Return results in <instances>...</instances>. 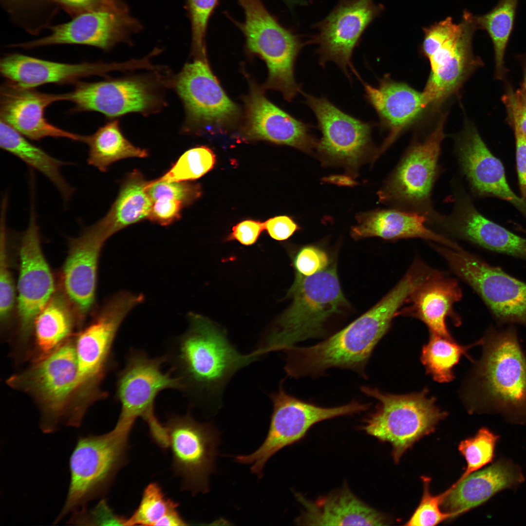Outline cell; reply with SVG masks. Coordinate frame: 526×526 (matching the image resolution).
Instances as JSON below:
<instances>
[{"label":"cell","instance_id":"obj_11","mask_svg":"<svg viewBox=\"0 0 526 526\" xmlns=\"http://www.w3.org/2000/svg\"><path fill=\"white\" fill-rule=\"evenodd\" d=\"M446 115L422 140L414 141L378 192L380 200L397 208L426 215L429 222L437 215L431 195L439 172L438 160L445 138Z\"/></svg>","mask_w":526,"mask_h":526},{"label":"cell","instance_id":"obj_3","mask_svg":"<svg viewBox=\"0 0 526 526\" xmlns=\"http://www.w3.org/2000/svg\"><path fill=\"white\" fill-rule=\"evenodd\" d=\"M411 292L408 283L400 281L369 310L328 338L311 346H293L285 350L287 375L298 378L331 368L362 373Z\"/></svg>","mask_w":526,"mask_h":526},{"label":"cell","instance_id":"obj_15","mask_svg":"<svg viewBox=\"0 0 526 526\" xmlns=\"http://www.w3.org/2000/svg\"><path fill=\"white\" fill-rule=\"evenodd\" d=\"M166 361L165 355L151 358L143 350H129L125 366L117 375L115 398L121 412L115 426L132 430L139 417L150 422L156 417L154 402L157 394L167 389L181 391L179 379L169 371L161 370Z\"/></svg>","mask_w":526,"mask_h":526},{"label":"cell","instance_id":"obj_30","mask_svg":"<svg viewBox=\"0 0 526 526\" xmlns=\"http://www.w3.org/2000/svg\"><path fill=\"white\" fill-rule=\"evenodd\" d=\"M297 498L303 507L297 524L305 526H384L386 517L363 502L347 487L320 497L307 500L300 494Z\"/></svg>","mask_w":526,"mask_h":526},{"label":"cell","instance_id":"obj_32","mask_svg":"<svg viewBox=\"0 0 526 526\" xmlns=\"http://www.w3.org/2000/svg\"><path fill=\"white\" fill-rule=\"evenodd\" d=\"M461 297L456 281L444 277L441 273L417 287L407 299L406 306L399 310L398 315L415 317L426 324L431 333L452 338L446 320L451 317L459 323L453 306Z\"/></svg>","mask_w":526,"mask_h":526},{"label":"cell","instance_id":"obj_54","mask_svg":"<svg viewBox=\"0 0 526 526\" xmlns=\"http://www.w3.org/2000/svg\"><path fill=\"white\" fill-rule=\"evenodd\" d=\"M187 525L188 524L180 516L177 509H175L165 515L157 523L156 526H176Z\"/></svg>","mask_w":526,"mask_h":526},{"label":"cell","instance_id":"obj_38","mask_svg":"<svg viewBox=\"0 0 526 526\" xmlns=\"http://www.w3.org/2000/svg\"><path fill=\"white\" fill-rule=\"evenodd\" d=\"M518 0H501L488 13L475 17L478 28L487 31L494 47L495 75L502 79L506 72L504 66L506 49L512 30Z\"/></svg>","mask_w":526,"mask_h":526},{"label":"cell","instance_id":"obj_50","mask_svg":"<svg viewBox=\"0 0 526 526\" xmlns=\"http://www.w3.org/2000/svg\"><path fill=\"white\" fill-rule=\"evenodd\" d=\"M264 229V223L253 220H244L232 227L225 241H236L242 245L250 246L256 243Z\"/></svg>","mask_w":526,"mask_h":526},{"label":"cell","instance_id":"obj_4","mask_svg":"<svg viewBox=\"0 0 526 526\" xmlns=\"http://www.w3.org/2000/svg\"><path fill=\"white\" fill-rule=\"evenodd\" d=\"M286 297L292 298L291 304L274 320L254 350L260 357L321 336L327 320L348 305L335 265L309 276L297 273Z\"/></svg>","mask_w":526,"mask_h":526},{"label":"cell","instance_id":"obj_12","mask_svg":"<svg viewBox=\"0 0 526 526\" xmlns=\"http://www.w3.org/2000/svg\"><path fill=\"white\" fill-rule=\"evenodd\" d=\"M283 380L279 390L269 394L273 411L266 437L261 446L248 455H238L237 462L251 465V471L261 478L267 461L282 448L302 438L315 424L336 417L359 413L367 410L369 404L353 401L332 408L320 407L287 394Z\"/></svg>","mask_w":526,"mask_h":526},{"label":"cell","instance_id":"obj_8","mask_svg":"<svg viewBox=\"0 0 526 526\" xmlns=\"http://www.w3.org/2000/svg\"><path fill=\"white\" fill-rule=\"evenodd\" d=\"M131 431L115 426L102 435L78 438L70 458L67 495L55 524L105 494L125 463Z\"/></svg>","mask_w":526,"mask_h":526},{"label":"cell","instance_id":"obj_52","mask_svg":"<svg viewBox=\"0 0 526 526\" xmlns=\"http://www.w3.org/2000/svg\"><path fill=\"white\" fill-rule=\"evenodd\" d=\"M510 124L513 128L515 138L516 167L519 184L522 198L526 201V139L515 124Z\"/></svg>","mask_w":526,"mask_h":526},{"label":"cell","instance_id":"obj_19","mask_svg":"<svg viewBox=\"0 0 526 526\" xmlns=\"http://www.w3.org/2000/svg\"><path fill=\"white\" fill-rule=\"evenodd\" d=\"M59 101L74 103V112H97L109 118L157 109L161 100L154 83L145 78L130 77L75 83V89L58 94Z\"/></svg>","mask_w":526,"mask_h":526},{"label":"cell","instance_id":"obj_23","mask_svg":"<svg viewBox=\"0 0 526 526\" xmlns=\"http://www.w3.org/2000/svg\"><path fill=\"white\" fill-rule=\"evenodd\" d=\"M456 148L461 169L474 194L507 201L526 217V201L511 189L503 165L491 152L474 126H467L457 140Z\"/></svg>","mask_w":526,"mask_h":526},{"label":"cell","instance_id":"obj_44","mask_svg":"<svg viewBox=\"0 0 526 526\" xmlns=\"http://www.w3.org/2000/svg\"><path fill=\"white\" fill-rule=\"evenodd\" d=\"M0 237V319L5 324L15 303V289L8 264L4 219L1 221Z\"/></svg>","mask_w":526,"mask_h":526},{"label":"cell","instance_id":"obj_39","mask_svg":"<svg viewBox=\"0 0 526 526\" xmlns=\"http://www.w3.org/2000/svg\"><path fill=\"white\" fill-rule=\"evenodd\" d=\"M215 160V155L209 148L204 146L195 147L185 152L160 178L169 181L195 180L210 171Z\"/></svg>","mask_w":526,"mask_h":526},{"label":"cell","instance_id":"obj_24","mask_svg":"<svg viewBox=\"0 0 526 526\" xmlns=\"http://www.w3.org/2000/svg\"><path fill=\"white\" fill-rule=\"evenodd\" d=\"M107 240L92 225L69 242L62 269L63 286L81 322L94 303L98 258Z\"/></svg>","mask_w":526,"mask_h":526},{"label":"cell","instance_id":"obj_41","mask_svg":"<svg viewBox=\"0 0 526 526\" xmlns=\"http://www.w3.org/2000/svg\"><path fill=\"white\" fill-rule=\"evenodd\" d=\"M499 438L498 435L483 427L474 436L460 443L458 450L465 458L467 467L456 482H460L492 461Z\"/></svg>","mask_w":526,"mask_h":526},{"label":"cell","instance_id":"obj_22","mask_svg":"<svg viewBox=\"0 0 526 526\" xmlns=\"http://www.w3.org/2000/svg\"><path fill=\"white\" fill-rule=\"evenodd\" d=\"M244 106L242 132L246 138L286 145L305 151H311L315 146L309 126L272 103L252 81Z\"/></svg>","mask_w":526,"mask_h":526},{"label":"cell","instance_id":"obj_25","mask_svg":"<svg viewBox=\"0 0 526 526\" xmlns=\"http://www.w3.org/2000/svg\"><path fill=\"white\" fill-rule=\"evenodd\" d=\"M58 101L57 94L21 87L6 81L0 87V120L30 139L65 138L85 143L86 136L59 128L49 123L45 110Z\"/></svg>","mask_w":526,"mask_h":526},{"label":"cell","instance_id":"obj_29","mask_svg":"<svg viewBox=\"0 0 526 526\" xmlns=\"http://www.w3.org/2000/svg\"><path fill=\"white\" fill-rule=\"evenodd\" d=\"M524 480L517 466L509 461L499 460L454 483L444 492L441 506L453 518L486 502L500 491L515 487Z\"/></svg>","mask_w":526,"mask_h":526},{"label":"cell","instance_id":"obj_6","mask_svg":"<svg viewBox=\"0 0 526 526\" xmlns=\"http://www.w3.org/2000/svg\"><path fill=\"white\" fill-rule=\"evenodd\" d=\"M475 19L464 11L458 23L448 17L424 28L421 52L428 59L431 72L422 92L427 107L436 108L455 93L482 64L472 52Z\"/></svg>","mask_w":526,"mask_h":526},{"label":"cell","instance_id":"obj_5","mask_svg":"<svg viewBox=\"0 0 526 526\" xmlns=\"http://www.w3.org/2000/svg\"><path fill=\"white\" fill-rule=\"evenodd\" d=\"M143 300L141 294H116L78 334L75 340L77 379L71 407L75 420L82 421L91 404L107 397L100 386L109 371L116 365L113 348L116 334L128 313Z\"/></svg>","mask_w":526,"mask_h":526},{"label":"cell","instance_id":"obj_9","mask_svg":"<svg viewBox=\"0 0 526 526\" xmlns=\"http://www.w3.org/2000/svg\"><path fill=\"white\" fill-rule=\"evenodd\" d=\"M77 379L75 341L70 338L8 382L35 398L41 411V429L51 433L59 424H68Z\"/></svg>","mask_w":526,"mask_h":526},{"label":"cell","instance_id":"obj_21","mask_svg":"<svg viewBox=\"0 0 526 526\" xmlns=\"http://www.w3.org/2000/svg\"><path fill=\"white\" fill-rule=\"evenodd\" d=\"M141 28L128 12L103 7L82 13L70 21L51 27L48 36L13 47L26 49L56 45L79 44L108 51L127 40Z\"/></svg>","mask_w":526,"mask_h":526},{"label":"cell","instance_id":"obj_14","mask_svg":"<svg viewBox=\"0 0 526 526\" xmlns=\"http://www.w3.org/2000/svg\"><path fill=\"white\" fill-rule=\"evenodd\" d=\"M175 474L182 488L192 493L208 491V477L214 471L219 432L211 422L200 423L188 412L170 415L165 425Z\"/></svg>","mask_w":526,"mask_h":526},{"label":"cell","instance_id":"obj_47","mask_svg":"<svg viewBox=\"0 0 526 526\" xmlns=\"http://www.w3.org/2000/svg\"><path fill=\"white\" fill-rule=\"evenodd\" d=\"M293 264L297 274L309 276L326 268L329 257L322 249L313 245L301 247L296 254Z\"/></svg>","mask_w":526,"mask_h":526},{"label":"cell","instance_id":"obj_28","mask_svg":"<svg viewBox=\"0 0 526 526\" xmlns=\"http://www.w3.org/2000/svg\"><path fill=\"white\" fill-rule=\"evenodd\" d=\"M359 79L367 101L377 113L388 135L376 155L386 150L427 108L422 92L385 76L374 87Z\"/></svg>","mask_w":526,"mask_h":526},{"label":"cell","instance_id":"obj_17","mask_svg":"<svg viewBox=\"0 0 526 526\" xmlns=\"http://www.w3.org/2000/svg\"><path fill=\"white\" fill-rule=\"evenodd\" d=\"M27 227L22 235L19 248L17 306L21 339L33 333L35 320L55 294L53 276L42 252L35 199L31 198Z\"/></svg>","mask_w":526,"mask_h":526},{"label":"cell","instance_id":"obj_33","mask_svg":"<svg viewBox=\"0 0 526 526\" xmlns=\"http://www.w3.org/2000/svg\"><path fill=\"white\" fill-rule=\"evenodd\" d=\"M149 182L137 169L126 176L108 212L94 224L108 239L119 230L148 219L153 204L147 191Z\"/></svg>","mask_w":526,"mask_h":526},{"label":"cell","instance_id":"obj_40","mask_svg":"<svg viewBox=\"0 0 526 526\" xmlns=\"http://www.w3.org/2000/svg\"><path fill=\"white\" fill-rule=\"evenodd\" d=\"M178 504L167 498L156 483L145 488L140 504L133 514L126 519L124 526H156L170 511L177 509Z\"/></svg>","mask_w":526,"mask_h":526},{"label":"cell","instance_id":"obj_18","mask_svg":"<svg viewBox=\"0 0 526 526\" xmlns=\"http://www.w3.org/2000/svg\"><path fill=\"white\" fill-rule=\"evenodd\" d=\"M384 7L373 0H339L332 12L315 24L318 33L310 40L318 45L319 63H336L349 78L351 70L357 76L352 56L361 37Z\"/></svg>","mask_w":526,"mask_h":526},{"label":"cell","instance_id":"obj_7","mask_svg":"<svg viewBox=\"0 0 526 526\" xmlns=\"http://www.w3.org/2000/svg\"><path fill=\"white\" fill-rule=\"evenodd\" d=\"M361 391L378 401L374 412L365 420L363 429L391 444L395 463L415 442L433 432L447 415L436 406L434 397L428 396L427 389L403 395L364 386Z\"/></svg>","mask_w":526,"mask_h":526},{"label":"cell","instance_id":"obj_16","mask_svg":"<svg viewBox=\"0 0 526 526\" xmlns=\"http://www.w3.org/2000/svg\"><path fill=\"white\" fill-rule=\"evenodd\" d=\"M175 88L185 109L186 132L222 129L239 117L238 106L222 88L207 59L186 63L175 78Z\"/></svg>","mask_w":526,"mask_h":526},{"label":"cell","instance_id":"obj_13","mask_svg":"<svg viewBox=\"0 0 526 526\" xmlns=\"http://www.w3.org/2000/svg\"><path fill=\"white\" fill-rule=\"evenodd\" d=\"M451 269L476 292L498 325L526 328V282L464 250L433 244Z\"/></svg>","mask_w":526,"mask_h":526},{"label":"cell","instance_id":"obj_42","mask_svg":"<svg viewBox=\"0 0 526 526\" xmlns=\"http://www.w3.org/2000/svg\"><path fill=\"white\" fill-rule=\"evenodd\" d=\"M220 0H187L194 58L207 59L206 36L208 20Z\"/></svg>","mask_w":526,"mask_h":526},{"label":"cell","instance_id":"obj_34","mask_svg":"<svg viewBox=\"0 0 526 526\" xmlns=\"http://www.w3.org/2000/svg\"><path fill=\"white\" fill-rule=\"evenodd\" d=\"M0 147L43 175L53 184L64 202L71 199L75 188L67 181L61 172L62 167L70 165V163L50 155L1 120Z\"/></svg>","mask_w":526,"mask_h":526},{"label":"cell","instance_id":"obj_53","mask_svg":"<svg viewBox=\"0 0 526 526\" xmlns=\"http://www.w3.org/2000/svg\"><path fill=\"white\" fill-rule=\"evenodd\" d=\"M75 17L83 12L104 7L100 0H51Z\"/></svg>","mask_w":526,"mask_h":526},{"label":"cell","instance_id":"obj_45","mask_svg":"<svg viewBox=\"0 0 526 526\" xmlns=\"http://www.w3.org/2000/svg\"><path fill=\"white\" fill-rule=\"evenodd\" d=\"M147 191L152 202L167 197L181 201L184 207L191 204L202 193L198 184L188 181H169L160 177L149 181Z\"/></svg>","mask_w":526,"mask_h":526},{"label":"cell","instance_id":"obj_10","mask_svg":"<svg viewBox=\"0 0 526 526\" xmlns=\"http://www.w3.org/2000/svg\"><path fill=\"white\" fill-rule=\"evenodd\" d=\"M237 0L244 14V22L238 25L244 36L246 49L262 58L268 68L264 89L278 91L285 100L292 101L301 92L294 68L303 43L280 24L261 0Z\"/></svg>","mask_w":526,"mask_h":526},{"label":"cell","instance_id":"obj_1","mask_svg":"<svg viewBox=\"0 0 526 526\" xmlns=\"http://www.w3.org/2000/svg\"><path fill=\"white\" fill-rule=\"evenodd\" d=\"M189 327L168 343L166 362L191 405L219 408L223 391L240 369L260 357L240 354L225 330L203 316L189 315Z\"/></svg>","mask_w":526,"mask_h":526},{"label":"cell","instance_id":"obj_58","mask_svg":"<svg viewBox=\"0 0 526 526\" xmlns=\"http://www.w3.org/2000/svg\"><path fill=\"white\" fill-rule=\"evenodd\" d=\"M522 90L526 94V64L524 70V78L522 84Z\"/></svg>","mask_w":526,"mask_h":526},{"label":"cell","instance_id":"obj_57","mask_svg":"<svg viewBox=\"0 0 526 526\" xmlns=\"http://www.w3.org/2000/svg\"><path fill=\"white\" fill-rule=\"evenodd\" d=\"M289 7L292 8L296 5H305L307 2L303 0H282Z\"/></svg>","mask_w":526,"mask_h":526},{"label":"cell","instance_id":"obj_37","mask_svg":"<svg viewBox=\"0 0 526 526\" xmlns=\"http://www.w3.org/2000/svg\"><path fill=\"white\" fill-rule=\"evenodd\" d=\"M482 343L481 338L470 346H461L452 338L431 333L428 343L422 348L421 360L434 380L448 382L454 378L453 368L461 356L465 355L472 360L467 354L468 349L475 345H481Z\"/></svg>","mask_w":526,"mask_h":526},{"label":"cell","instance_id":"obj_35","mask_svg":"<svg viewBox=\"0 0 526 526\" xmlns=\"http://www.w3.org/2000/svg\"><path fill=\"white\" fill-rule=\"evenodd\" d=\"M72 305L56 294L37 316L33 326L37 360L49 354L70 339L74 321Z\"/></svg>","mask_w":526,"mask_h":526},{"label":"cell","instance_id":"obj_43","mask_svg":"<svg viewBox=\"0 0 526 526\" xmlns=\"http://www.w3.org/2000/svg\"><path fill=\"white\" fill-rule=\"evenodd\" d=\"M424 490L422 497L417 507L407 521L408 526H433L447 519L451 518V515L443 512L440 506L444 492L437 495H432L430 490L431 479L422 476Z\"/></svg>","mask_w":526,"mask_h":526},{"label":"cell","instance_id":"obj_48","mask_svg":"<svg viewBox=\"0 0 526 526\" xmlns=\"http://www.w3.org/2000/svg\"><path fill=\"white\" fill-rule=\"evenodd\" d=\"M510 124H515L526 139V94L522 89H507L503 97Z\"/></svg>","mask_w":526,"mask_h":526},{"label":"cell","instance_id":"obj_2","mask_svg":"<svg viewBox=\"0 0 526 526\" xmlns=\"http://www.w3.org/2000/svg\"><path fill=\"white\" fill-rule=\"evenodd\" d=\"M482 354L470 373L465 394L471 413H497L526 424V354L516 328L491 327L481 338Z\"/></svg>","mask_w":526,"mask_h":526},{"label":"cell","instance_id":"obj_26","mask_svg":"<svg viewBox=\"0 0 526 526\" xmlns=\"http://www.w3.org/2000/svg\"><path fill=\"white\" fill-rule=\"evenodd\" d=\"M130 68H132L130 62L123 65L87 62L70 64L17 53L5 56L0 61V72L6 81L27 88H35L48 83L75 84L82 78L106 75L112 71Z\"/></svg>","mask_w":526,"mask_h":526},{"label":"cell","instance_id":"obj_56","mask_svg":"<svg viewBox=\"0 0 526 526\" xmlns=\"http://www.w3.org/2000/svg\"><path fill=\"white\" fill-rule=\"evenodd\" d=\"M105 8L120 12H127L128 9L122 0H100Z\"/></svg>","mask_w":526,"mask_h":526},{"label":"cell","instance_id":"obj_31","mask_svg":"<svg viewBox=\"0 0 526 526\" xmlns=\"http://www.w3.org/2000/svg\"><path fill=\"white\" fill-rule=\"evenodd\" d=\"M351 235L355 240L377 237L385 240L419 238L433 241L451 248L462 249L458 244L429 229L427 216L415 211L400 208L367 212L357 217Z\"/></svg>","mask_w":526,"mask_h":526},{"label":"cell","instance_id":"obj_51","mask_svg":"<svg viewBox=\"0 0 526 526\" xmlns=\"http://www.w3.org/2000/svg\"><path fill=\"white\" fill-rule=\"evenodd\" d=\"M264 226L269 236L278 241L288 239L300 229L293 220L287 216L270 218L264 222Z\"/></svg>","mask_w":526,"mask_h":526},{"label":"cell","instance_id":"obj_49","mask_svg":"<svg viewBox=\"0 0 526 526\" xmlns=\"http://www.w3.org/2000/svg\"><path fill=\"white\" fill-rule=\"evenodd\" d=\"M184 207L180 201L162 197L153 202L148 219L161 225H168L181 218Z\"/></svg>","mask_w":526,"mask_h":526},{"label":"cell","instance_id":"obj_20","mask_svg":"<svg viewBox=\"0 0 526 526\" xmlns=\"http://www.w3.org/2000/svg\"><path fill=\"white\" fill-rule=\"evenodd\" d=\"M302 94L322 134L317 144L320 153L334 163L357 166L372 147V124L346 113L324 97Z\"/></svg>","mask_w":526,"mask_h":526},{"label":"cell","instance_id":"obj_46","mask_svg":"<svg viewBox=\"0 0 526 526\" xmlns=\"http://www.w3.org/2000/svg\"><path fill=\"white\" fill-rule=\"evenodd\" d=\"M68 521L70 525L82 526L123 525L126 519L114 513L105 500L94 507L87 509L85 506L77 508Z\"/></svg>","mask_w":526,"mask_h":526},{"label":"cell","instance_id":"obj_27","mask_svg":"<svg viewBox=\"0 0 526 526\" xmlns=\"http://www.w3.org/2000/svg\"><path fill=\"white\" fill-rule=\"evenodd\" d=\"M449 216L437 224L453 234L483 248L526 260V239L490 221L475 208L469 196L459 190Z\"/></svg>","mask_w":526,"mask_h":526},{"label":"cell","instance_id":"obj_36","mask_svg":"<svg viewBox=\"0 0 526 526\" xmlns=\"http://www.w3.org/2000/svg\"><path fill=\"white\" fill-rule=\"evenodd\" d=\"M88 146L87 162L101 172L119 160L131 158H145L148 151L135 146L121 132L119 121L113 120L99 128L92 135L86 136Z\"/></svg>","mask_w":526,"mask_h":526},{"label":"cell","instance_id":"obj_55","mask_svg":"<svg viewBox=\"0 0 526 526\" xmlns=\"http://www.w3.org/2000/svg\"><path fill=\"white\" fill-rule=\"evenodd\" d=\"M8 10L13 13L14 11L23 9V7L33 6L43 0H2Z\"/></svg>","mask_w":526,"mask_h":526}]
</instances>
